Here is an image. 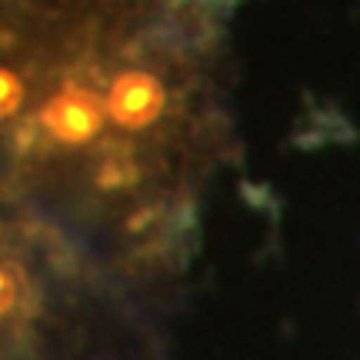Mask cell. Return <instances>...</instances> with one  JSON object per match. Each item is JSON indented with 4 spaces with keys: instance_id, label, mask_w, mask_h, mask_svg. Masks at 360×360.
<instances>
[{
    "instance_id": "6da1fadb",
    "label": "cell",
    "mask_w": 360,
    "mask_h": 360,
    "mask_svg": "<svg viewBox=\"0 0 360 360\" xmlns=\"http://www.w3.org/2000/svg\"><path fill=\"white\" fill-rule=\"evenodd\" d=\"M220 143L184 0H0V200L107 281L174 264Z\"/></svg>"
},
{
    "instance_id": "7a4b0ae2",
    "label": "cell",
    "mask_w": 360,
    "mask_h": 360,
    "mask_svg": "<svg viewBox=\"0 0 360 360\" xmlns=\"http://www.w3.org/2000/svg\"><path fill=\"white\" fill-rule=\"evenodd\" d=\"M107 277L0 200V360H114Z\"/></svg>"
}]
</instances>
